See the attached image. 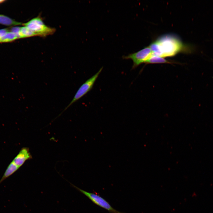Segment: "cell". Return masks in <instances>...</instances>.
Listing matches in <instances>:
<instances>
[{"label": "cell", "instance_id": "6da1fadb", "mask_svg": "<svg viewBox=\"0 0 213 213\" xmlns=\"http://www.w3.org/2000/svg\"><path fill=\"white\" fill-rule=\"evenodd\" d=\"M153 55L163 57H171L185 51L186 47L177 37L166 35L158 38L149 46Z\"/></svg>", "mask_w": 213, "mask_h": 213}, {"label": "cell", "instance_id": "7a4b0ae2", "mask_svg": "<svg viewBox=\"0 0 213 213\" xmlns=\"http://www.w3.org/2000/svg\"><path fill=\"white\" fill-rule=\"evenodd\" d=\"M24 26L32 32L36 36L45 37L52 35L55 31V28L46 25L40 16H38L23 24Z\"/></svg>", "mask_w": 213, "mask_h": 213}, {"label": "cell", "instance_id": "3957f363", "mask_svg": "<svg viewBox=\"0 0 213 213\" xmlns=\"http://www.w3.org/2000/svg\"><path fill=\"white\" fill-rule=\"evenodd\" d=\"M103 69V67H101L97 72L87 80L81 85L77 91L72 101L59 114L58 117L60 116L73 104L81 99L91 90Z\"/></svg>", "mask_w": 213, "mask_h": 213}, {"label": "cell", "instance_id": "277c9868", "mask_svg": "<svg viewBox=\"0 0 213 213\" xmlns=\"http://www.w3.org/2000/svg\"><path fill=\"white\" fill-rule=\"evenodd\" d=\"M72 186L88 198L93 203L107 210L110 213H124L119 212L113 208L104 199L94 193L89 192L81 189L74 185Z\"/></svg>", "mask_w": 213, "mask_h": 213}, {"label": "cell", "instance_id": "5b68a950", "mask_svg": "<svg viewBox=\"0 0 213 213\" xmlns=\"http://www.w3.org/2000/svg\"><path fill=\"white\" fill-rule=\"evenodd\" d=\"M152 55L151 50L149 47L148 46L137 52L129 54L126 56L123 55L122 57L123 59H131L133 62L132 69H134L142 63H144Z\"/></svg>", "mask_w": 213, "mask_h": 213}, {"label": "cell", "instance_id": "8992f818", "mask_svg": "<svg viewBox=\"0 0 213 213\" xmlns=\"http://www.w3.org/2000/svg\"><path fill=\"white\" fill-rule=\"evenodd\" d=\"M31 158L32 156L29 152V149L27 147H23L12 162L20 167L26 161Z\"/></svg>", "mask_w": 213, "mask_h": 213}, {"label": "cell", "instance_id": "52a82bcc", "mask_svg": "<svg viewBox=\"0 0 213 213\" xmlns=\"http://www.w3.org/2000/svg\"><path fill=\"white\" fill-rule=\"evenodd\" d=\"M19 167L12 161L6 169L3 176L0 180V184L6 179L15 172Z\"/></svg>", "mask_w": 213, "mask_h": 213}, {"label": "cell", "instance_id": "ba28073f", "mask_svg": "<svg viewBox=\"0 0 213 213\" xmlns=\"http://www.w3.org/2000/svg\"><path fill=\"white\" fill-rule=\"evenodd\" d=\"M23 24L4 15L0 14V24L8 26L22 25Z\"/></svg>", "mask_w": 213, "mask_h": 213}, {"label": "cell", "instance_id": "9c48e42d", "mask_svg": "<svg viewBox=\"0 0 213 213\" xmlns=\"http://www.w3.org/2000/svg\"><path fill=\"white\" fill-rule=\"evenodd\" d=\"M144 63L147 64L173 63V62L166 60L164 57L155 55L151 56Z\"/></svg>", "mask_w": 213, "mask_h": 213}, {"label": "cell", "instance_id": "30bf717a", "mask_svg": "<svg viewBox=\"0 0 213 213\" xmlns=\"http://www.w3.org/2000/svg\"><path fill=\"white\" fill-rule=\"evenodd\" d=\"M19 37L15 33L9 31L6 33L0 39V43H8L14 41Z\"/></svg>", "mask_w": 213, "mask_h": 213}, {"label": "cell", "instance_id": "8fae6325", "mask_svg": "<svg viewBox=\"0 0 213 213\" xmlns=\"http://www.w3.org/2000/svg\"><path fill=\"white\" fill-rule=\"evenodd\" d=\"M19 38H27L36 36V35L27 27H20L18 32Z\"/></svg>", "mask_w": 213, "mask_h": 213}, {"label": "cell", "instance_id": "7c38bea8", "mask_svg": "<svg viewBox=\"0 0 213 213\" xmlns=\"http://www.w3.org/2000/svg\"><path fill=\"white\" fill-rule=\"evenodd\" d=\"M9 31V30L7 29H4L0 30V39L6 33Z\"/></svg>", "mask_w": 213, "mask_h": 213}, {"label": "cell", "instance_id": "4fadbf2b", "mask_svg": "<svg viewBox=\"0 0 213 213\" xmlns=\"http://www.w3.org/2000/svg\"><path fill=\"white\" fill-rule=\"evenodd\" d=\"M4 0H0V3H3V2L5 1Z\"/></svg>", "mask_w": 213, "mask_h": 213}]
</instances>
